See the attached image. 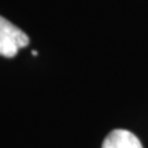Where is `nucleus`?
<instances>
[{"mask_svg": "<svg viewBox=\"0 0 148 148\" xmlns=\"http://www.w3.org/2000/svg\"><path fill=\"white\" fill-rule=\"evenodd\" d=\"M29 36L8 19L0 16V55L14 58L19 49L29 45Z\"/></svg>", "mask_w": 148, "mask_h": 148, "instance_id": "f257e3e1", "label": "nucleus"}, {"mask_svg": "<svg viewBox=\"0 0 148 148\" xmlns=\"http://www.w3.org/2000/svg\"><path fill=\"white\" fill-rule=\"evenodd\" d=\"M101 148H143L140 140L125 129H115L104 138Z\"/></svg>", "mask_w": 148, "mask_h": 148, "instance_id": "f03ea898", "label": "nucleus"}]
</instances>
